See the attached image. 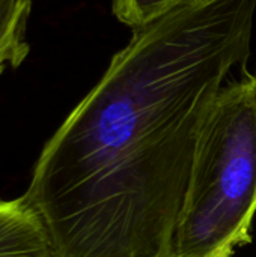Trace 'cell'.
I'll list each match as a JSON object with an SVG mask.
<instances>
[{
  "instance_id": "cell-4",
  "label": "cell",
  "mask_w": 256,
  "mask_h": 257,
  "mask_svg": "<svg viewBox=\"0 0 256 257\" xmlns=\"http://www.w3.org/2000/svg\"><path fill=\"white\" fill-rule=\"evenodd\" d=\"M30 14L32 0H0V75L18 68L30 53Z\"/></svg>"
},
{
  "instance_id": "cell-2",
  "label": "cell",
  "mask_w": 256,
  "mask_h": 257,
  "mask_svg": "<svg viewBox=\"0 0 256 257\" xmlns=\"http://www.w3.org/2000/svg\"><path fill=\"white\" fill-rule=\"evenodd\" d=\"M256 214V77L225 84L204 123L174 257H232Z\"/></svg>"
},
{
  "instance_id": "cell-1",
  "label": "cell",
  "mask_w": 256,
  "mask_h": 257,
  "mask_svg": "<svg viewBox=\"0 0 256 257\" xmlns=\"http://www.w3.org/2000/svg\"><path fill=\"white\" fill-rule=\"evenodd\" d=\"M255 15L256 0H187L133 30L24 193L56 257H174L204 123L250 57Z\"/></svg>"
},
{
  "instance_id": "cell-3",
  "label": "cell",
  "mask_w": 256,
  "mask_h": 257,
  "mask_svg": "<svg viewBox=\"0 0 256 257\" xmlns=\"http://www.w3.org/2000/svg\"><path fill=\"white\" fill-rule=\"evenodd\" d=\"M0 257H56L41 217L24 194L0 200Z\"/></svg>"
},
{
  "instance_id": "cell-5",
  "label": "cell",
  "mask_w": 256,
  "mask_h": 257,
  "mask_svg": "<svg viewBox=\"0 0 256 257\" xmlns=\"http://www.w3.org/2000/svg\"><path fill=\"white\" fill-rule=\"evenodd\" d=\"M187 0H112V14L131 30L142 29L167 15Z\"/></svg>"
}]
</instances>
